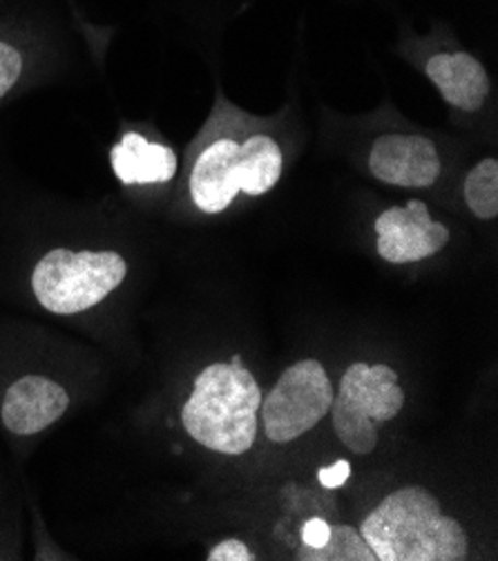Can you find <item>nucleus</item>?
Instances as JSON below:
<instances>
[{"label":"nucleus","mask_w":498,"mask_h":561,"mask_svg":"<svg viewBox=\"0 0 498 561\" xmlns=\"http://www.w3.org/2000/svg\"><path fill=\"white\" fill-rule=\"evenodd\" d=\"M70 408L68 389L45 376H23L14 380L0 405V419L14 434L30 436L57 423Z\"/></svg>","instance_id":"9"},{"label":"nucleus","mask_w":498,"mask_h":561,"mask_svg":"<svg viewBox=\"0 0 498 561\" xmlns=\"http://www.w3.org/2000/svg\"><path fill=\"white\" fill-rule=\"evenodd\" d=\"M126 275L128 262L115 251L54 249L38 260L32 289L43 309L72 316L105 300Z\"/></svg>","instance_id":"5"},{"label":"nucleus","mask_w":498,"mask_h":561,"mask_svg":"<svg viewBox=\"0 0 498 561\" xmlns=\"http://www.w3.org/2000/svg\"><path fill=\"white\" fill-rule=\"evenodd\" d=\"M285 173L282 146L268 133H215L197 150L188 193L204 215L227 213L240 195L264 197Z\"/></svg>","instance_id":"2"},{"label":"nucleus","mask_w":498,"mask_h":561,"mask_svg":"<svg viewBox=\"0 0 498 561\" xmlns=\"http://www.w3.org/2000/svg\"><path fill=\"white\" fill-rule=\"evenodd\" d=\"M367 165L378 182L398 188H429L442 173L436 144L429 137L405 133L378 137Z\"/></svg>","instance_id":"8"},{"label":"nucleus","mask_w":498,"mask_h":561,"mask_svg":"<svg viewBox=\"0 0 498 561\" xmlns=\"http://www.w3.org/2000/svg\"><path fill=\"white\" fill-rule=\"evenodd\" d=\"M349 474H351L349 463L338 461V463H334V466H328V468L320 470V481H322V485H326V488H338V485H345V481L349 479Z\"/></svg>","instance_id":"15"},{"label":"nucleus","mask_w":498,"mask_h":561,"mask_svg":"<svg viewBox=\"0 0 498 561\" xmlns=\"http://www.w3.org/2000/svg\"><path fill=\"white\" fill-rule=\"evenodd\" d=\"M336 389L317 358H302L282 371L262 397L259 423L275 445H289L315 430L331 412Z\"/></svg>","instance_id":"6"},{"label":"nucleus","mask_w":498,"mask_h":561,"mask_svg":"<svg viewBox=\"0 0 498 561\" xmlns=\"http://www.w3.org/2000/svg\"><path fill=\"white\" fill-rule=\"evenodd\" d=\"M425 75L445 103L456 110L476 112L489 96V75L467 51H440L431 56L425 66Z\"/></svg>","instance_id":"10"},{"label":"nucleus","mask_w":498,"mask_h":561,"mask_svg":"<svg viewBox=\"0 0 498 561\" xmlns=\"http://www.w3.org/2000/svg\"><path fill=\"white\" fill-rule=\"evenodd\" d=\"M467 208L483 221L498 217V161L480 159L463 184Z\"/></svg>","instance_id":"12"},{"label":"nucleus","mask_w":498,"mask_h":561,"mask_svg":"<svg viewBox=\"0 0 498 561\" xmlns=\"http://www.w3.org/2000/svg\"><path fill=\"white\" fill-rule=\"evenodd\" d=\"M262 389L240 358L206 365L182 408L186 434L206 450L240 457L259 434Z\"/></svg>","instance_id":"3"},{"label":"nucleus","mask_w":498,"mask_h":561,"mask_svg":"<svg viewBox=\"0 0 498 561\" xmlns=\"http://www.w3.org/2000/svg\"><path fill=\"white\" fill-rule=\"evenodd\" d=\"M113 171L126 186L169 184L177 175V154L171 146L146 139L139 133H126L109 152Z\"/></svg>","instance_id":"11"},{"label":"nucleus","mask_w":498,"mask_h":561,"mask_svg":"<svg viewBox=\"0 0 498 561\" xmlns=\"http://www.w3.org/2000/svg\"><path fill=\"white\" fill-rule=\"evenodd\" d=\"M358 530L375 561H461L472 552L463 524L442 513L440 501L420 485L378 499Z\"/></svg>","instance_id":"1"},{"label":"nucleus","mask_w":498,"mask_h":561,"mask_svg":"<svg viewBox=\"0 0 498 561\" xmlns=\"http://www.w3.org/2000/svg\"><path fill=\"white\" fill-rule=\"evenodd\" d=\"M21 72H23L21 51L14 45L0 41V99L16 85V81L21 79Z\"/></svg>","instance_id":"13"},{"label":"nucleus","mask_w":498,"mask_h":561,"mask_svg":"<svg viewBox=\"0 0 498 561\" xmlns=\"http://www.w3.org/2000/svg\"><path fill=\"white\" fill-rule=\"evenodd\" d=\"M452 240L450 229L436 221L425 202L392 206L375 217V251L390 264H416L433 257Z\"/></svg>","instance_id":"7"},{"label":"nucleus","mask_w":498,"mask_h":561,"mask_svg":"<svg viewBox=\"0 0 498 561\" xmlns=\"http://www.w3.org/2000/svg\"><path fill=\"white\" fill-rule=\"evenodd\" d=\"M405 389L394 367L384 363H354L340 378L331 405V425L349 453L369 457L378 450L380 430L401 416Z\"/></svg>","instance_id":"4"},{"label":"nucleus","mask_w":498,"mask_h":561,"mask_svg":"<svg viewBox=\"0 0 498 561\" xmlns=\"http://www.w3.org/2000/svg\"><path fill=\"white\" fill-rule=\"evenodd\" d=\"M206 559L208 561H253L257 559V552L242 539H224L208 550Z\"/></svg>","instance_id":"14"}]
</instances>
